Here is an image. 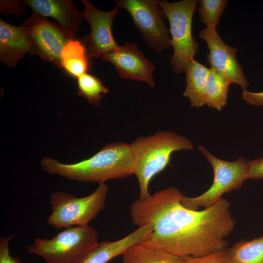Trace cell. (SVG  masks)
<instances>
[{"label": "cell", "mask_w": 263, "mask_h": 263, "mask_svg": "<svg viewBox=\"0 0 263 263\" xmlns=\"http://www.w3.org/2000/svg\"><path fill=\"white\" fill-rule=\"evenodd\" d=\"M16 236L4 237L0 239V263H21L18 257H13L10 254L9 244L11 240Z\"/></svg>", "instance_id": "cell-24"}, {"label": "cell", "mask_w": 263, "mask_h": 263, "mask_svg": "<svg viewBox=\"0 0 263 263\" xmlns=\"http://www.w3.org/2000/svg\"><path fill=\"white\" fill-rule=\"evenodd\" d=\"M20 26L33 40L39 57L62 69L63 49L74 37L59 24L35 13Z\"/></svg>", "instance_id": "cell-9"}, {"label": "cell", "mask_w": 263, "mask_h": 263, "mask_svg": "<svg viewBox=\"0 0 263 263\" xmlns=\"http://www.w3.org/2000/svg\"><path fill=\"white\" fill-rule=\"evenodd\" d=\"M199 36L207 44L209 53L207 57L211 68L222 74L231 84L239 85L243 91L246 90L249 83L236 59L238 50L225 44L215 28L206 27L200 32Z\"/></svg>", "instance_id": "cell-10"}, {"label": "cell", "mask_w": 263, "mask_h": 263, "mask_svg": "<svg viewBox=\"0 0 263 263\" xmlns=\"http://www.w3.org/2000/svg\"><path fill=\"white\" fill-rule=\"evenodd\" d=\"M197 0H183L169 2L158 1L165 15L168 19L170 40L173 48V54L170 59L173 71L175 74L185 71L199 49V44L192 36V21Z\"/></svg>", "instance_id": "cell-6"}, {"label": "cell", "mask_w": 263, "mask_h": 263, "mask_svg": "<svg viewBox=\"0 0 263 263\" xmlns=\"http://www.w3.org/2000/svg\"><path fill=\"white\" fill-rule=\"evenodd\" d=\"M61 58L62 68L71 75L77 78L86 73L88 62L85 48L80 41L70 40L64 47Z\"/></svg>", "instance_id": "cell-20"}, {"label": "cell", "mask_w": 263, "mask_h": 263, "mask_svg": "<svg viewBox=\"0 0 263 263\" xmlns=\"http://www.w3.org/2000/svg\"><path fill=\"white\" fill-rule=\"evenodd\" d=\"M227 263H263V236L241 240L226 248Z\"/></svg>", "instance_id": "cell-18"}, {"label": "cell", "mask_w": 263, "mask_h": 263, "mask_svg": "<svg viewBox=\"0 0 263 263\" xmlns=\"http://www.w3.org/2000/svg\"><path fill=\"white\" fill-rule=\"evenodd\" d=\"M242 98L247 103L256 106H263V92H252L243 91Z\"/></svg>", "instance_id": "cell-27"}, {"label": "cell", "mask_w": 263, "mask_h": 263, "mask_svg": "<svg viewBox=\"0 0 263 263\" xmlns=\"http://www.w3.org/2000/svg\"><path fill=\"white\" fill-rule=\"evenodd\" d=\"M248 179H263V157L248 161Z\"/></svg>", "instance_id": "cell-26"}, {"label": "cell", "mask_w": 263, "mask_h": 263, "mask_svg": "<svg viewBox=\"0 0 263 263\" xmlns=\"http://www.w3.org/2000/svg\"><path fill=\"white\" fill-rule=\"evenodd\" d=\"M183 196L178 188L171 187L132 204L133 223L152 228L142 244L179 257L202 256L226 248L225 238L235 225L230 202L222 197L203 210H193L182 204Z\"/></svg>", "instance_id": "cell-1"}, {"label": "cell", "mask_w": 263, "mask_h": 263, "mask_svg": "<svg viewBox=\"0 0 263 263\" xmlns=\"http://www.w3.org/2000/svg\"><path fill=\"white\" fill-rule=\"evenodd\" d=\"M152 232L150 225L139 226L127 236L117 241H102L89 251L78 263H107L122 255L130 247L149 239Z\"/></svg>", "instance_id": "cell-15"}, {"label": "cell", "mask_w": 263, "mask_h": 263, "mask_svg": "<svg viewBox=\"0 0 263 263\" xmlns=\"http://www.w3.org/2000/svg\"><path fill=\"white\" fill-rule=\"evenodd\" d=\"M180 263H227L226 248L202 256H182Z\"/></svg>", "instance_id": "cell-23"}, {"label": "cell", "mask_w": 263, "mask_h": 263, "mask_svg": "<svg viewBox=\"0 0 263 263\" xmlns=\"http://www.w3.org/2000/svg\"><path fill=\"white\" fill-rule=\"evenodd\" d=\"M101 57L102 60L113 64L121 78L145 82L151 88L155 86L152 76L155 66L138 50L136 43L127 42Z\"/></svg>", "instance_id": "cell-12"}, {"label": "cell", "mask_w": 263, "mask_h": 263, "mask_svg": "<svg viewBox=\"0 0 263 263\" xmlns=\"http://www.w3.org/2000/svg\"><path fill=\"white\" fill-rule=\"evenodd\" d=\"M84 10L82 12L89 22L91 33L83 40L88 45V55L92 57H99L103 54L117 48L119 45L114 39L112 23L114 18L119 14L118 7L105 12L97 9L87 0H82Z\"/></svg>", "instance_id": "cell-11"}, {"label": "cell", "mask_w": 263, "mask_h": 263, "mask_svg": "<svg viewBox=\"0 0 263 263\" xmlns=\"http://www.w3.org/2000/svg\"><path fill=\"white\" fill-rule=\"evenodd\" d=\"M116 6L125 9L146 44L160 53L171 46L166 27L165 14L155 0H118Z\"/></svg>", "instance_id": "cell-8"}, {"label": "cell", "mask_w": 263, "mask_h": 263, "mask_svg": "<svg viewBox=\"0 0 263 263\" xmlns=\"http://www.w3.org/2000/svg\"><path fill=\"white\" fill-rule=\"evenodd\" d=\"M77 94L85 97L91 104L99 107L102 94L109 92V89L96 76L87 73L77 77Z\"/></svg>", "instance_id": "cell-21"}, {"label": "cell", "mask_w": 263, "mask_h": 263, "mask_svg": "<svg viewBox=\"0 0 263 263\" xmlns=\"http://www.w3.org/2000/svg\"><path fill=\"white\" fill-rule=\"evenodd\" d=\"M198 12L201 22L207 27L215 28L228 3L226 0H200Z\"/></svg>", "instance_id": "cell-22"}, {"label": "cell", "mask_w": 263, "mask_h": 263, "mask_svg": "<svg viewBox=\"0 0 263 263\" xmlns=\"http://www.w3.org/2000/svg\"><path fill=\"white\" fill-rule=\"evenodd\" d=\"M98 243L93 227L76 226L65 228L50 239L37 238L27 246V250L46 263H78Z\"/></svg>", "instance_id": "cell-4"}, {"label": "cell", "mask_w": 263, "mask_h": 263, "mask_svg": "<svg viewBox=\"0 0 263 263\" xmlns=\"http://www.w3.org/2000/svg\"><path fill=\"white\" fill-rule=\"evenodd\" d=\"M209 69L193 59L185 72L186 87L183 95L188 97L192 107L199 108L205 105V94Z\"/></svg>", "instance_id": "cell-16"}, {"label": "cell", "mask_w": 263, "mask_h": 263, "mask_svg": "<svg viewBox=\"0 0 263 263\" xmlns=\"http://www.w3.org/2000/svg\"><path fill=\"white\" fill-rule=\"evenodd\" d=\"M42 169L72 180L104 183L133 174V163L130 144L117 142L108 144L91 157L79 162L66 164L51 158H43Z\"/></svg>", "instance_id": "cell-2"}, {"label": "cell", "mask_w": 263, "mask_h": 263, "mask_svg": "<svg viewBox=\"0 0 263 263\" xmlns=\"http://www.w3.org/2000/svg\"><path fill=\"white\" fill-rule=\"evenodd\" d=\"M23 6H29L34 13L55 19L73 37L78 32L85 19L70 0H25Z\"/></svg>", "instance_id": "cell-14"}, {"label": "cell", "mask_w": 263, "mask_h": 263, "mask_svg": "<svg viewBox=\"0 0 263 263\" xmlns=\"http://www.w3.org/2000/svg\"><path fill=\"white\" fill-rule=\"evenodd\" d=\"M122 260V263H180V257L142 243L125 251Z\"/></svg>", "instance_id": "cell-17"}, {"label": "cell", "mask_w": 263, "mask_h": 263, "mask_svg": "<svg viewBox=\"0 0 263 263\" xmlns=\"http://www.w3.org/2000/svg\"><path fill=\"white\" fill-rule=\"evenodd\" d=\"M230 84L222 74L210 68L205 89V104L210 108L221 111L226 104Z\"/></svg>", "instance_id": "cell-19"}, {"label": "cell", "mask_w": 263, "mask_h": 263, "mask_svg": "<svg viewBox=\"0 0 263 263\" xmlns=\"http://www.w3.org/2000/svg\"><path fill=\"white\" fill-rule=\"evenodd\" d=\"M108 191V186L104 183L84 197L59 191L50 194L51 213L47 223L58 229L89 225L104 208Z\"/></svg>", "instance_id": "cell-5"}, {"label": "cell", "mask_w": 263, "mask_h": 263, "mask_svg": "<svg viewBox=\"0 0 263 263\" xmlns=\"http://www.w3.org/2000/svg\"><path fill=\"white\" fill-rule=\"evenodd\" d=\"M21 1L19 0H0V11L4 15H24L26 13Z\"/></svg>", "instance_id": "cell-25"}, {"label": "cell", "mask_w": 263, "mask_h": 263, "mask_svg": "<svg viewBox=\"0 0 263 263\" xmlns=\"http://www.w3.org/2000/svg\"><path fill=\"white\" fill-rule=\"evenodd\" d=\"M38 55L31 38L20 26L0 19V60L8 67H15L25 55Z\"/></svg>", "instance_id": "cell-13"}, {"label": "cell", "mask_w": 263, "mask_h": 263, "mask_svg": "<svg viewBox=\"0 0 263 263\" xmlns=\"http://www.w3.org/2000/svg\"><path fill=\"white\" fill-rule=\"evenodd\" d=\"M199 149L211 166L214 177L211 186L204 193L196 197L182 198V204L193 210L212 206L224 194L239 189L248 179V161L244 158L228 161L216 157L203 145Z\"/></svg>", "instance_id": "cell-7"}, {"label": "cell", "mask_w": 263, "mask_h": 263, "mask_svg": "<svg viewBox=\"0 0 263 263\" xmlns=\"http://www.w3.org/2000/svg\"><path fill=\"white\" fill-rule=\"evenodd\" d=\"M130 146L133 174L138 181L140 198L150 195L148 189L150 182L167 167L173 152L193 149L190 140L170 131H159L150 136H140Z\"/></svg>", "instance_id": "cell-3"}]
</instances>
